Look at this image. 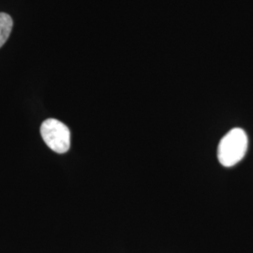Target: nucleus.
<instances>
[{"instance_id": "1", "label": "nucleus", "mask_w": 253, "mask_h": 253, "mask_svg": "<svg viewBox=\"0 0 253 253\" xmlns=\"http://www.w3.org/2000/svg\"><path fill=\"white\" fill-rule=\"evenodd\" d=\"M249 145L248 135L244 129L235 127L223 136L217 146V159L225 167L235 166L241 162Z\"/></svg>"}, {"instance_id": "2", "label": "nucleus", "mask_w": 253, "mask_h": 253, "mask_svg": "<svg viewBox=\"0 0 253 253\" xmlns=\"http://www.w3.org/2000/svg\"><path fill=\"white\" fill-rule=\"evenodd\" d=\"M41 134L46 145L54 152L66 153L71 146V131L61 121L49 118L41 126Z\"/></svg>"}, {"instance_id": "3", "label": "nucleus", "mask_w": 253, "mask_h": 253, "mask_svg": "<svg viewBox=\"0 0 253 253\" xmlns=\"http://www.w3.org/2000/svg\"><path fill=\"white\" fill-rule=\"evenodd\" d=\"M12 27L13 21L9 14L0 12V48L8 41Z\"/></svg>"}]
</instances>
